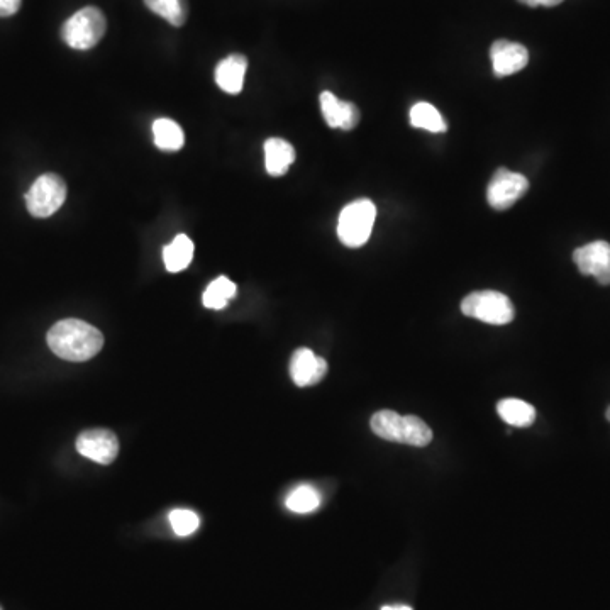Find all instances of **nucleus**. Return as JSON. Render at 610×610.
Returning <instances> with one entry per match:
<instances>
[{"mask_svg":"<svg viewBox=\"0 0 610 610\" xmlns=\"http://www.w3.org/2000/svg\"><path fill=\"white\" fill-rule=\"evenodd\" d=\"M48 346L61 360L80 363L94 358L102 350L104 336L87 322L65 319L50 329Z\"/></svg>","mask_w":610,"mask_h":610,"instance_id":"obj_1","label":"nucleus"},{"mask_svg":"<svg viewBox=\"0 0 610 610\" xmlns=\"http://www.w3.org/2000/svg\"><path fill=\"white\" fill-rule=\"evenodd\" d=\"M373 433L385 441L411 444V446H427L433 439V433L426 422L416 416H400L394 411H380L372 417Z\"/></svg>","mask_w":610,"mask_h":610,"instance_id":"obj_2","label":"nucleus"},{"mask_svg":"<svg viewBox=\"0 0 610 610\" xmlns=\"http://www.w3.org/2000/svg\"><path fill=\"white\" fill-rule=\"evenodd\" d=\"M106 29V16L99 7H84L65 21L61 28V38L73 50L85 51L99 45Z\"/></svg>","mask_w":610,"mask_h":610,"instance_id":"obj_3","label":"nucleus"},{"mask_svg":"<svg viewBox=\"0 0 610 610\" xmlns=\"http://www.w3.org/2000/svg\"><path fill=\"white\" fill-rule=\"evenodd\" d=\"M377 217L372 200L360 199L344 207L338 219V238L348 248H360L370 239Z\"/></svg>","mask_w":610,"mask_h":610,"instance_id":"obj_4","label":"nucleus"},{"mask_svg":"<svg viewBox=\"0 0 610 610\" xmlns=\"http://www.w3.org/2000/svg\"><path fill=\"white\" fill-rule=\"evenodd\" d=\"M461 312L492 326L509 324L516 316L511 299L495 290H482L466 295L465 300L461 302Z\"/></svg>","mask_w":610,"mask_h":610,"instance_id":"obj_5","label":"nucleus"},{"mask_svg":"<svg viewBox=\"0 0 610 610\" xmlns=\"http://www.w3.org/2000/svg\"><path fill=\"white\" fill-rule=\"evenodd\" d=\"M67 183L56 173H45L36 178L26 194V207L29 214L45 219L60 211L67 200Z\"/></svg>","mask_w":610,"mask_h":610,"instance_id":"obj_6","label":"nucleus"},{"mask_svg":"<svg viewBox=\"0 0 610 610\" xmlns=\"http://www.w3.org/2000/svg\"><path fill=\"white\" fill-rule=\"evenodd\" d=\"M529 190V180L521 173L499 168L488 183L487 200L495 211H505Z\"/></svg>","mask_w":610,"mask_h":610,"instance_id":"obj_7","label":"nucleus"},{"mask_svg":"<svg viewBox=\"0 0 610 610\" xmlns=\"http://www.w3.org/2000/svg\"><path fill=\"white\" fill-rule=\"evenodd\" d=\"M582 275H592L600 285H610V244L607 241H594L585 244L573 253Z\"/></svg>","mask_w":610,"mask_h":610,"instance_id":"obj_8","label":"nucleus"},{"mask_svg":"<svg viewBox=\"0 0 610 610\" xmlns=\"http://www.w3.org/2000/svg\"><path fill=\"white\" fill-rule=\"evenodd\" d=\"M77 451L99 465H111L119 453V441L112 431L90 429L78 436Z\"/></svg>","mask_w":610,"mask_h":610,"instance_id":"obj_9","label":"nucleus"},{"mask_svg":"<svg viewBox=\"0 0 610 610\" xmlns=\"http://www.w3.org/2000/svg\"><path fill=\"white\" fill-rule=\"evenodd\" d=\"M490 58L494 65L495 77H509L526 67L529 63V51L519 43L499 39L490 48Z\"/></svg>","mask_w":610,"mask_h":610,"instance_id":"obj_10","label":"nucleus"},{"mask_svg":"<svg viewBox=\"0 0 610 610\" xmlns=\"http://www.w3.org/2000/svg\"><path fill=\"white\" fill-rule=\"evenodd\" d=\"M328 373V363L307 348L295 351L290 360V377L297 387H311Z\"/></svg>","mask_w":610,"mask_h":610,"instance_id":"obj_11","label":"nucleus"},{"mask_svg":"<svg viewBox=\"0 0 610 610\" xmlns=\"http://www.w3.org/2000/svg\"><path fill=\"white\" fill-rule=\"evenodd\" d=\"M321 111L329 128L351 131L360 122V111L355 104L341 100L333 92H322Z\"/></svg>","mask_w":610,"mask_h":610,"instance_id":"obj_12","label":"nucleus"},{"mask_svg":"<svg viewBox=\"0 0 610 610\" xmlns=\"http://www.w3.org/2000/svg\"><path fill=\"white\" fill-rule=\"evenodd\" d=\"M248 70V60L243 55H231L217 65L216 84L226 94H239L244 87V75Z\"/></svg>","mask_w":610,"mask_h":610,"instance_id":"obj_13","label":"nucleus"},{"mask_svg":"<svg viewBox=\"0 0 610 610\" xmlns=\"http://www.w3.org/2000/svg\"><path fill=\"white\" fill-rule=\"evenodd\" d=\"M295 161L294 146L282 138H270L265 143V167L272 177H282Z\"/></svg>","mask_w":610,"mask_h":610,"instance_id":"obj_14","label":"nucleus"},{"mask_svg":"<svg viewBox=\"0 0 610 610\" xmlns=\"http://www.w3.org/2000/svg\"><path fill=\"white\" fill-rule=\"evenodd\" d=\"M194 258V243L187 234H178L172 243L163 248V261L168 272H183Z\"/></svg>","mask_w":610,"mask_h":610,"instance_id":"obj_15","label":"nucleus"},{"mask_svg":"<svg viewBox=\"0 0 610 610\" xmlns=\"http://www.w3.org/2000/svg\"><path fill=\"white\" fill-rule=\"evenodd\" d=\"M153 138H155L156 148L161 151L182 150L183 143H185L183 129L178 126L177 122L165 119V117L153 122Z\"/></svg>","mask_w":610,"mask_h":610,"instance_id":"obj_16","label":"nucleus"},{"mask_svg":"<svg viewBox=\"0 0 610 610\" xmlns=\"http://www.w3.org/2000/svg\"><path fill=\"white\" fill-rule=\"evenodd\" d=\"M497 411H499V416L507 424H511L514 427L531 426L534 419H536V411H534L533 405L527 404L524 400H500L499 405H497Z\"/></svg>","mask_w":610,"mask_h":610,"instance_id":"obj_17","label":"nucleus"},{"mask_svg":"<svg viewBox=\"0 0 610 610\" xmlns=\"http://www.w3.org/2000/svg\"><path fill=\"white\" fill-rule=\"evenodd\" d=\"M146 7L156 16L180 28L189 17V2L187 0H145Z\"/></svg>","mask_w":610,"mask_h":610,"instance_id":"obj_18","label":"nucleus"},{"mask_svg":"<svg viewBox=\"0 0 610 610\" xmlns=\"http://www.w3.org/2000/svg\"><path fill=\"white\" fill-rule=\"evenodd\" d=\"M411 124L414 128L424 129L429 133H444L448 131V124L444 121L443 116L439 114L436 107L427 104V102H419L411 109Z\"/></svg>","mask_w":610,"mask_h":610,"instance_id":"obj_19","label":"nucleus"},{"mask_svg":"<svg viewBox=\"0 0 610 610\" xmlns=\"http://www.w3.org/2000/svg\"><path fill=\"white\" fill-rule=\"evenodd\" d=\"M234 295H236V283L231 282L228 277H219L207 287L202 295V304L212 311H221Z\"/></svg>","mask_w":610,"mask_h":610,"instance_id":"obj_20","label":"nucleus"},{"mask_svg":"<svg viewBox=\"0 0 610 610\" xmlns=\"http://www.w3.org/2000/svg\"><path fill=\"white\" fill-rule=\"evenodd\" d=\"M287 509L295 514H309L316 511L321 505V495L311 487L295 488L294 492L287 497Z\"/></svg>","mask_w":610,"mask_h":610,"instance_id":"obj_21","label":"nucleus"},{"mask_svg":"<svg viewBox=\"0 0 610 610\" xmlns=\"http://www.w3.org/2000/svg\"><path fill=\"white\" fill-rule=\"evenodd\" d=\"M170 524L177 536H190L194 534L200 526V519L195 512L187 511V509H175L170 512Z\"/></svg>","mask_w":610,"mask_h":610,"instance_id":"obj_22","label":"nucleus"},{"mask_svg":"<svg viewBox=\"0 0 610 610\" xmlns=\"http://www.w3.org/2000/svg\"><path fill=\"white\" fill-rule=\"evenodd\" d=\"M23 0H0V17L14 16L21 9Z\"/></svg>","mask_w":610,"mask_h":610,"instance_id":"obj_23","label":"nucleus"},{"mask_svg":"<svg viewBox=\"0 0 610 610\" xmlns=\"http://www.w3.org/2000/svg\"><path fill=\"white\" fill-rule=\"evenodd\" d=\"M519 2L529 7H555L560 6L563 0H519Z\"/></svg>","mask_w":610,"mask_h":610,"instance_id":"obj_24","label":"nucleus"},{"mask_svg":"<svg viewBox=\"0 0 610 610\" xmlns=\"http://www.w3.org/2000/svg\"><path fill=\"white\" fill-rule=\"evenodd\" d=\"M382 610H412L407 605H385Z\"/></svg>","mask_w":610,"mask_h":610,"instance_id":"obj_25","label":"nucleus"},{"mask_svg":"<svg viewBox=\"0 0 610 610\" xmlns=\"http://www.w3.org/2000/svg\"><path fill=\"white\" fill-rule=\"evenodd\" d=\"M605 416H607V421L610 422V407L607 409V414H605Z\"/></svg>","mask_w":610,"mask_h":610,"instance_id":"obj_26","label":"nucleus"},{"mask_svg":"<svg viewBox=\"0 0 610 610\" xmlns=\"http://www.w3.org/2000/svg\"><path fill=\"white\" fill-rule=\"evenodd\" d=\"M0 610H2V607H0Z\"/></svg>","mask_w":610,"mask_h":610,"instance_id":"obj_27","label":"nucleus"}]
</instances>
